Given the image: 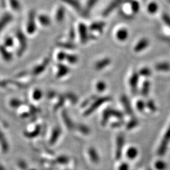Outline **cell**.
Listing matches in <instances>:
<instances>
[{
	"instance_id": "cell-1",
	"label": "cell",
	"mask_w": 170,
	"mask_h": 170,
	"mask_svg": "<svg viewBox=\"0 0 170 170\" xmlns=\"http://www.w3.org/2000/svg\"><path fill=\"white\" fill-rule=\"evenodd\" d=\"M149 46V41L146 38H142L140 41H139L138 43L134 47V51L136 52H141L142 51L144 50L146 47Z\"/></svg>"
},
{
	"instance_id": "cell-2",
	"label": "cell",
	"mask_w": 170,
	"mask_h": 170,
	"mask_svg": "<svg viewBox=\"0 0 170 170\" xmlns=\"http://www.w3.org/2000/svg\"><path fill=\"white\" fill-rule=\"evenodd\" d=\"M79 32L81 41L83 42H86L88 40V32L86 26L83 24H80L79 26Z\"/></svg>"
},
{
	"instance_id": "cell-3",
	"label": "cell",
	"mask_w": 170,
	"mask_h": 170,
	"mask_svg": "<svg viewBox=\"0 0 170 170\" xmlns=\"http://www.w3.org/2000/svg\"><path fill=\"white\" fill-rule=\"evenodd\" d=\"M12 19V16L8 13L3 16V17L0 19V32L2 31L5 27L10 22Z\"/></svg>"
},
{
	"instance_id": "cell-4",
	"label": "cell",
	"mask_w": 170,
	"mask_h": 170,
	"mask_svg": "<svg viewBox=\"0 0 170 170\" xmlns=\"http://www.w3.org/2000/svg\"><path fill=\"white\" fill-rule=\"evenodd\" d=\"M110 62V59H104L103 60H101L98 61L95 65V69L96 70H101V69L105 68L106 66H107Z\"/></svg>"
},
{
	"instance_id": "cell-5",
	"label": "cell",
	"mask_w": 170,
	"mask_h": 170,
	"mask_svg": "<svg viewBox=\"0 0 170 170\" xmlns=\"http://www.w3.org/2000/svg\"><path fill=\"white\" fill-rule=\"evenodd\" d=\"M121 3V0H114L104 12V15H108L112 11L117 7Z\"/></svg>"
},
{
	"instance_id": "cell-6",
	"label": "cell",
	"mask_w": 170,
	"mask_h": 170,
	"mask_svg": "<svg viewBox=\"0 0 170 170\" xmlns=\"http://www.w3.org/2000/svg\"><path fill=\"white\" fill-rule=\"evenodd\" d=\"M156 69L159 71H170V64L168 62H161L156 65Z\"/></svg>"
},
{
	"instance_id": "cell-7",
	"label": "cell",
	"mask_w": 170,
	"mask_h": 170,
	"mask_svg": "<svg viewBox=\"0 0 170 170\" xmlns=\"http://www.w3.org/2000/svg\"><path fill=\"white\" fill-rule=\"evenodd\" d=\"M116 36L119 40L124 41L127 39V37H128V32L124 29H120L117 32Z\"/></svg>"
},
{
	"instance_id": "cell-8",
	"label": "cell",
	"mask_w": 170,
	"mask_h": 170,
	"mask_svg": "<svg viewBox=\"0 0 170 170\" xmlns=\"http://www.w3.org/2000/svg\"><path fill=\"white\" fill-rule=\"evenodd\" d=\"M18 37L19 40L20 42V44H21V47L20 49V54H21V53H22L24 51V50L26 47V40H25V38L24 35L22 33H18Z\"/></svg>"
},
{
	"instance_id": "cell-9",
	"label": "cell",
	"mask_w": 170,
	"mask_h": 170,
	"mask_svg": "<svg viewBox=\"0 0 170 170\" xmlns=\"http://www.w3.org/2000/svg\"><path fill=\"white\" fill-rule=\"evenodd\" d=\"M64 1H65L66 3H68L70 6L73 7L77 11H79L81 10L80 4L77 1V0H64Z\"/></svg>"
},
{
	"instance_id": "cell-10",
	"label": "cell",
	"mask_w": 170,
	"mask_h": 170,
	"mask_svg": "<svg viewBox=\"0 0 170 170\" xmlns=\"http://www.w3.org/2000/svg\"><path fill=\"white\" fill-rule=\"evenodd\" d=\"M34 19V14H32L30 15V21H29L28 26H27V30L29 33H33L35 30V25Z\"/></svg>"
},
{
	"instance_id": "cell-11",
	"label": "cell",
	"mask_w": 170,
	"mask_h": 170,
	"mask_svg": "<svg viewBox=\"0 0 170 170\" xmlns=\"http://www.w3.org/2000/svg\"><path fill=\"white\" fill-rule=\"evenodd\" d=\"M138 80H139V77H138V74L134 73L130 79V85L132 87V88L134 89L136 88L137 83H138Z\"/></svg>"
},
{
	"instance_id": "cell-12",
	"label": "cell",
	"mask_w": 170,
	"mask_h": 170,
	"mask_svg": "<svg viewBox=\"0 0 170 170\" xmlns=\"http://www.w3.org/2000/svg\"><path fill=\"white\" fill-rule=\"evenodd\" d=\"M158 9V5L156 3L153 2H151L147 6V10L151 13H154Z\"/></svg>"
},
{
	"instance_id": "cell-13",
	"label": "cell",
	"mask_w": 170,
	"mask_h": 170,
	"mask_svg": "<svg viewBox=\"0 0 170 170\" xmlns=\"http://www.w3.org/2000/svg\"><path fill=\"white\" fill-rule=\"evenodd\" d=\"M64 16H65V10H64L63 8L60 7L59 8V10H57L56 13V20L60 22V21H62L63 20Z\"/></svg>"
},
{
	"instance_id": "cell-14",
	"label": "cell",
	"mask_w": 170,
	"mask_h": 170,
	"mask_svg": "<svg viewBox=\"0 0 170 170\" xmlns=\"http://www.w3.org/2000/svg\"><path fill=\"white\" fill-rule=\"evenodd\" d=\"M10 3L13 9L15 11H19L21 6L18 0H10Z\"/></svg>"
},
{
	"instance_id": "cell-15",
	"label": "cell",
	"mask_w": 170,
	"mask_h": 170,
	"mask_svg": "<svg viewBox=\"0 0 170 170\" xmlns=\"http://www.w3.org/2000/svg\"><path fill=\"white\" fill-rule=\"evenodd\" d=\"M39 21L42 25H48L50 24L49 18L44 15H42L39 17Z\"/></svg>"
},
{
	"instance_id": "cell-16",
	"label": "cell",
	"mask_w": 170,
	"mask_h": 170,
	"mask_svg": "<svg viewBox=\"0 0 170 170\" xmlns=\"http://www.w3.org/2000/svg\"><path fill=\"white\" fill-rule=\"evenodd\" d=\"M106 88V85L103 81H100L96 84V89L100 92H103Z\"/></svg>"
},
{
	"instance_id": "cell-17",
	"label": "cell",
	"mask_w": 170,
	"mask_h": 170,
	"mask_svg": "<svg viewBox=\"0 0 170 170\" xmlns=\"http://www.w3.org/2000/svg\"><path fill=\"white\" fill-rule=\"evenodd\" d=\"M98 2V0H88L87 2V10H90L92 7L95 6L96 3Z\"/></svg>"
},
{
	"instance_id": "cell-18",
	"label": "cell",
	"mask_w": 170,
	"mask_h": 170,
	"mask_svg": "<svg viewBox=\"0 0 170 170\" xmlns=\"http://www.w3.org/2000/svg\"><path fill=\"white\" fill-rule=\"evenodd\" d=\"M68 68H66V67L65 66H61L60 68H59V76H62L63 75H65V74L68 73Z\"/></svg>"
},
{
	"instance_id": "cell-19",
	"label": "cell",
	"mask_w": 170,
	"mask_h": 170,
	"mask_svg": "<svg viewBox=\"0 0 170 170\" xmlns=\"http://www.w3.org/2000/svg\"><path fill=\"white\" fill-rule=\"evenodd\" d=\"M139 73L142 76H149L151 74V71L148 68H144V69H142V70L139 72Z\"/></svg>"
},
{
	"instance_id": "cell-20",
	"label": "cell",
	"mask_w": 170,
	"mask_h": 170,
	"mask_svg": "<svg viewBox=\"0 0 170 170\" xmlns=\"http://www.w3.org/2000/svg\"><path fill=\"white\" fill-rule=\"evenodd\" d=\"M163 19L164 23L170 27V17L167 15H164L163 16Z\"/></svg>"
},
{
	"instance_id": "cell-21",
	"label": "cell",
	"mask_w": 170,
	"mask_h": 170,
	"mask_svg": "<svg viewBox=\"0 0 170 170\" xmlns=\"http://www.w3.org/2000/svg\"><path fill=\"white\" fill-rule=\"evenodd\" d=\"M67 59L70 63H75L77 61L78 58L74 56H67Z\"/></svg>"
},
{
	"instance_id": "cell-22",
	"label": "cell",
	"mask_w": 170,
	"mask_h": 170,
	"mask_svg": "<svg viewBox=\"0 0 170 170\" xmlns=\"http://www.w3.org/2000/svg\"><path fill=\"white\" fill-rule=\"evenodd\" d=\"M142 90H143V92H144V93L148 92L149 90H150V83H149V82H145L144 84Z\"/></svg>"
},
{
	"instance_id": "cell-23",
	"label": "cell",
	"mask_w": 170,
	"mask_h": 170,
	"mask_svg": "<svg viewBox=\"0 0 170 170\" xmlns=\"http://www.w3.org/2000/svg\"><path fill=\"white\" fill-rule=\"evenodd\" d=\"M42 96V93L40 90H36L35 91V92L34 93V98L35 99H39L40 97Z\"/></svg>"
},
{
	"instance_id": "cell-24",
	"label": "cell",
	"mask_w": 170,
	"mask_h": 170,
	"mask_svg": "<svg viewBox=\"0 0 170 170\" xmlns=\"http://www.w3.org/2000/svg\"><path fill=\"white\" fill-rule=\"evenodd\" d=\"M132 9H133V10H134V11H136V12L138 11L139 8V4H138L137 2H133L132 5Z\"/></svg>"
},
{
	"instance_id": "cell-25",
	"label": "cell",
	"mask_w": 170,
	"mask_h": 170,
	"mask_svg": "<svg viewBox=\"0 0 170 170\" xmlns=\"http://www.w3.org/2000/svg\"><path fill=\"white\" fill-rule=\"evenodd\" d=\"M66 57V54L64 52H60L58 55V59L59 60H63V59H65Z\"/></svg>"
},
{
	"instance_id": "cell-26",
	"label": "cell",
	"mask_w": 170,
	"mask_h": 170,
	"mask_svg": "<svg viewBox=\"0 0 170 170\" xmlns=\"http://www.w3.org/2000/svg\"><path fill=\"white\" fill-rule=\"evenodd\" d=\"M12 40L11 38H7V40H6V45L7 46H12Z\"/></svg>"
}]
</instances>
